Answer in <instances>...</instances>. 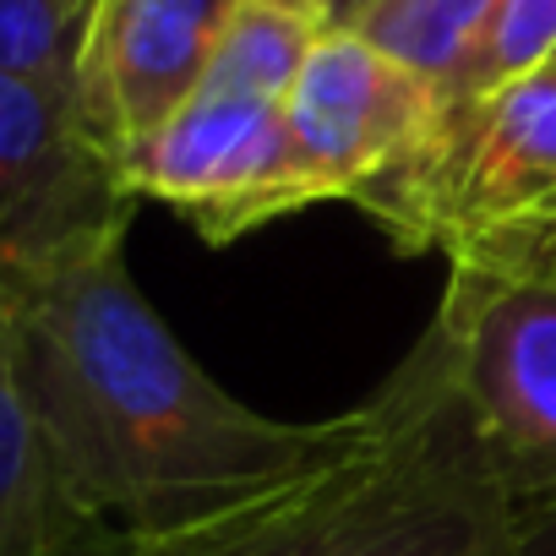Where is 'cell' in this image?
<instances>
[{
  "label": "cell",
  "instance_id": "obj_1",
  "mask_svg": "<svg viewBox=\"0 0 556 556\" xmlns=\"http://www.w3.org/2000/svg\"><path fill=\"white\" fill-rule=\"evenodd\" d=\"M7 355L61 496L93 534L180 529L323 458L344 415L278 420L213 382L137 290L126 245L12 278Z\"/></svg>",
  "mask_w": 556,
  "mask_h": 556
},
{
  "label": "cell",
  "instance_id": "obj_2",
  "mask_svg": "<svg viewBox=\"0 0 556 556\" xmlns=\"http://www.w3.org/2000/svg\"><path fill=\"white\" fill-rule=\"evenodd\" d=\"M77 556H513V485L426 328L290 480L180 529L88 534Z\"/></svg>",
  "mask_w": 556,
  "mask_h": 556
},
{
  "label": "cell",
  "instance_id": "obj_3",
  "mask_svg": "<svg viewBox=\"0 0 556 556\" xmlns=\"http://www.w3.org/2000/svg\"><path fill=\"white\" fill-rule=\"evenodd\" d=\"M431 328L507 485L556 480V218L453 240Z\"/></svg>",
  "mask_w": 556,
  "mask_h": 556
},
{
  "label": "cell",
  "instance_id": "obj_4",
  "mask_svg": "<svg viewBox=\"0 0 556 556\" xmlns=\"http://www.w3.org/2000/svg\"><path fill=\"white\" fill-rule=\"evenodd\" d=\"M131 186L83 99L0 72V290L126 245Z\"/></svg>",
  "mask_w": 556,
  "mask_h": 556
},
{
  "label": "cell",
  "instance_id": "obj_5",
  "mask_svg": "<svg viewBox=\"0 0 556 556\" xmlns=\"http://www.w3.org/2000/svg\"><path fill=\"white\" fill-rule=\"evenodd\" d=\"M556 218V55L518 83L453 104L431 159L371 213L399 251Z\"/></svg>",
  "mask_w": 556,
  "mask_h": 556
},
{
  "label": "cell",
  "instance_id": "obj_6",
  "mask_svg": "<svg viewBox=\"0 0 556 556\" xmlns=\"http://www.w3.org/2000/svg\"><path fill=\"white\" fill-rule=\"evenodd\" d=\"M447 115L453 99L431 77L355 28H328L285 99V126L323 197L355 202L366 218L431 159Z\"/></svg>",
  "mask_w": 556,
  "mask_h": 556
},
{
  "label": "cell",
  "instance_id": "obj_7",
  "mask_svg": "<svg viewBox=\"0 0 556 556\" xmlns=\"http://www.w3.org/2000/svg\"><path fill=\"white\" fill-rule=\"evenodd\" d=\"M121 169L137 202L175 207L213 245L328 202L295 153L285 104L207 88H197L142 142H131Z\"/></svg>",
  "mask_w": 556,
  "mask_h": 556
},
{
  "label": "cell",
  "instance_id": "obj_8",
  "mask_svg": "<svg viewBox=\"0 0 556 556\" xmlns=\"http://www.w3.org/2000/svg\"><path fill=\"white\" fill-rule=\"evenodd\" d=\"M235 0H99L83 61V110L126 153L202 83Z\"/></svg>",
  "mask_w": 556,
  "mask_h": 556
},
{
  "label": "cell",
  "instance_id": "obj_9",
  "mask_svg": "<svg viewBox=\"0 0 556 556\" xmlns=\"http://www.w3.org/2000/svg\"><path fill=\"white\" fill-rule=\"evenodd\" d=\"M93 529L61 496L45 442L23 409L0 312V556H77Z\"/></svg>",
  "mask_w": 556,
  "mask_h": 556
},
{
  "label": "cell",
  "instance_id": "obj_10",
  "mask_svg": "<svg viewBox=\"0 0 556 556\" xmlns=\"http://www.w3.org/2000/svg\"><path fill=\"white\" fill-rule=\"evenodd\" d=\"M323 34L328 28L295 0H235L197 88L285 104Z\"/></svg>",
  "mask_w": 556,
  "mask_h": 556
},
{
  "label": "cell",
  "instance_id": "obj_11",
  "mask_svg": "<svg viewBox=\"0 0 556 556\" xmlns=\"http://www.w3.org/2000/svg\"><path fill=\"white\" fill-rule=\"evenodd\" d=\"M491 12H496V0H377L355 23V34L447 93L469 50L480 45Z\"/></svg>",
  "mask_w": 556,
  "mask_h": 556
},
{
  "label": "cell",
  "instance_id": "obj_12",
  "mask_svg": "<svg viewBox=\"0 0 556 556\" xmlns=\"http://www.w3.org/2000/svg\"><path fill=\"white\" fill-rule=\"evenodd\" d=\"M99 0H0V72L83 99V61Z\"/></svg>",
  "mask_w": 556,
  "mask_h": 556
},
{
  "label": "cell",
  "instance_id": "obj_13",
  "mask_svg": "<svg viewBox=\"0 0 556 556\" xmlns=\"http://www.w3.org/2000/svg\"><path fill=\"white\" fill-rule=\"evenodd\" d=\"M556 55V0H496V12L480 34V45L469 50L458 83L447 88L453 104H475L507 83H518L523 72L545 66Z\"/></svg>",
  "mask_w": 556,
  "mask_h": 556
},
{
  "label": "cell",
  "instance_id": "obj_14",
  "mask_svg": "<svg viewBox=\"0 0 556 556\" xmlns=\"http://www.w3.org/2000/svg\"><path fill=\"white\" fill-rule=\"evenodd\" d=\"M513 556H556V480L513 491Z\"/></svg>",
  "mask_w": 556,
  "mask_h": 556
},
{
  "label": "cell",
  "instance_id": "obj_15",
  "mask_svg": "<svg viewBox=\"0 0 556 556\" xmlns=\"http://www.w3.org/2000/svg\"><path fill=\"white\" fill-rule=\"evenodd\" d=\"M371 7H377V0H339V7H333V23H328V28H355V23H361V17H366Z\"/></svg>",
  "mask_w": 556,
  "mask_h": 556
},
{
  "label": "cell",
  "instance_id": "obj_16",
  "mask_svg": "<svg viewBox=\"0 0 556 556\" xmlns=\"http://www.w3.org/2000/svg\"><path fill=\"white\" fill-rule=\"evenodd\" d=\"M295 7H301V12H312V17H317V23L328 28V23H333V7H339V0H295Z\"/></svg>",
  "mask_w": 556,
  "mask_h": 556
}]
</instances>
